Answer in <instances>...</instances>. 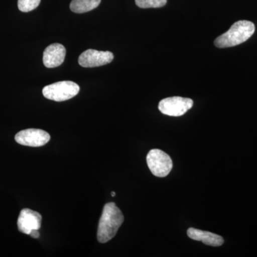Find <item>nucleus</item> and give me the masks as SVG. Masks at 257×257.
I'll list each match as a JSON object with an SVG mask.
<instances>
[{
    "instance_id": "f257e3e1",
    "label": "nucleus",
    "mask_w": 257,
    "mask_h": 257,
    "mask_svg": "<svg viewBox=\"0 0 257 257\" xmlns=\"http://www.w3.org/2000/svg\"><path fill=\"white\" fill-rule=\"evenodd\" d=\"M124 217L121 210L114 202L104 205L99 219L97 229V239L100 243H106L114 237Z\"/></svg>"
},
{
    "instance_id": "f03ea898",
    "label": "nucleus",
    "mask_w": 257,
    "mask_h": 257,
    "mask_svg": "<svg viewBox=\"0 0 257 257\" xmlns=\"http://www.w3.org/2000/svg\"><path fill=\"white\" fill-rule=\"evenodd\" d=\"M254 32L253 23L247 20H240L232 25L227 32L218 37L214 45L219 48L236 46L248 40Z\"/></svg>"
},
{
    "instance_id": "7ed1b4c3",
    "label": "nucleus",
    "mask_w": 257,
    "mask_h": 257,
    "mask_svg": "<svg viewBox=\"0 0 257 257\" xmlns=\"http://www.w3.org/2000/svg\"><path fill=\"white\" fill-rule=\"evenodd\" d=\"M80 88L72 81H62L47 85L42 89V94L47 99L55 101H64L72 99L78 94Z\"/></svg>"
},
{
    "instance_id": "20e7f679",
    "label": "nucleus",
    "mask_w": 257,
    "mask_h": 257,
    "mask_svg": "<svg viewBox=\"0 0 257 257\" xmlns=\"http://www.w3.org/2000/svg\"><path fill=\"white\" fill-rule=\"evenodd\" d=\"M147 162L152 173L158 177H167L173 167L171 157L165 152L157 149L149 152Z\"/></svg>"
},
{
    "instance_id": "39448f33",
    "label": "nucleus",
    "mask_w": 257,
    "mask_h": 257,
    "mask_svg": "<svg viewBox=\"0 0 257 257\" xmlns=\"http://www.w3.org/2000/svg\"><path fill=\"white\" fill-rule=\"evenodd\" d=\"M193 101L189 98L172 96L160 101L159 109L162 114L171 116H182L192 107Z\"/></svg>"
},
{
    "instance_id": "423d86ee",
    "label": "nucleus",
    "mask_w": 257,
    "mask_h": 257,
    "mask_svg": "<svg viewBox=\"0 0 257 257\" xmlns=\"http://www.w3.org/2000/svg\"><path fill=\"white\" fill-rule=\"evenodd\" d=\"M50 140V135L47 132L39 128H28L15 135V141L24 146L42 147Z\"/></svg>"
},
{
    "instance_id": "0eeeda50",
    "label": "nucleus",
    "mask_w": 257,
    "mask_h": 257,
    "mask_svg": "<svg viewBox=\"0 0 257 257\" xmlns=\"http://www.w3.org/2000/svg\"><path fill=\"white\" fill-rule=\"evenodd\" d=\"M114 60L111 52H103L95 50H87L81 54L79 64L83 67H96L110 63Z\"/></svg>"
},
{
    "instance_id": "6e6552de",
    "label": "nucleus",
    "mask_w": 257,
    "mask_h": 257,
    "mask_svg": "<svg viewBox=\"0 0 257 257\" xmlns=\"http://www.w3.org/2000/svg\"><path fill=\"white\" fill-rule=\"evenodd\" d=\"M42 216L40 213L30 209H24L20 211L18 217L19 231L23 234L30 235L33 230L41 227Z\"/></svg>"
},
{
    "instance_id": "1a4fd4ad",
    "label": "nucleus",
    "mask_w": 257,
    "mask_h": 257,
    "mask_svg": "<svg viewBox=\"0 0 257 257\" xmlns=\"http://www.w3.org/2000/svg\"><path fill=\"white\" fill-rule=\"evenodd\" d=\"M66 49L63 45L54 43L45 49L43 53V63L47 68H55L63 63Z\"/></svg>"
},
{
    "instance_id": "9d476101",
    "label": "nucleus",
    "mask_w": 257,
    "mask_h": 257,
    "mask_svg": "<svg viewBox=\"0 0 257 257\" xmlns=\"http://www.w3.org/2000/svg\"><path fill=\"white\" fill-rule=\"evenodd\" d=\"M187 235L190 239L202 241L204 244L212 246H221L224 242L222 236L209 231H202L191 227L187 230Z\"/></svg>"
},
{
    "instance_id": "9b49d317",
    "label": "nucleus",
    "mask_w": 257,
    "mask_h": 257,
    "mask_svg": "<svg viewBox=\"0 0 257 257\" xmlns=\"http://www.w3.org/2000/svg\"><path fill=\"white\" fill-rule=\"evenodd\" d=\"M100 3L101 0H72L70 10L74 13H85L95 9Z\"/></svg>"
},
{
    "instance_id": "f8f14e48",
    "label": "nucleus",
    "mask_w": 257,
    "mask_h": 257,
    "mask_svg": "<svg viewBox=\"0 0 257 257\" xmlns=\"http://www.w3.org/2000/svg\"><path fill=\"white\" fill-rule=\"evenodd\" d=\"M167 3V0H135V3L139 8L143 9L162 8Z\"/></svg>"
},
{
    "instance_id": "ddd939ff",
    "label": "nucleus",
    "mask_w": 257,
    "mask_h": 257,
    "mask_svg": "<svg viewBox=\"0 0 257 257\" xmlns=\"http://www.w3.org/2000/svg\"><path fill=\"white\" fill-rule=\"evenodd\" d=\"M41 0H18V8L23 13H29L36 9Z\"/></svg>"
},
{
    "instance_id": "4468645a",
    "label": "nucleus",
    "mask_w": 257,
    "mask_h": 257,
    "mask_svg": "<svg viewBox=\"0 0 257 257\" xmlns=\"http://www.w3.org/2000/svg\"><path fill=\"white\" fill-rule=\"evenodd\" d=\"M38 231L39 230H33V231L30 233V236H31L32 237L35 238V239H38L40 236V233H39Z\"/></svg>"
},
{
    "instance_id": "2eb2a0df",
    "label": "nucleus",
    "mask_w": 257,
    "mask_h": 257,
    "mask_svg": "<svg viewBox=\"0 0 257 257\" xmlns=\"http://www.w3.org/2000/svg\"><path fill=\"white\" fill-rule=\"evenodd\" d=\"M115 195H116V194H115L114 192H111V196H112V197H114Z\"/></svg>"
}]
</instances>
